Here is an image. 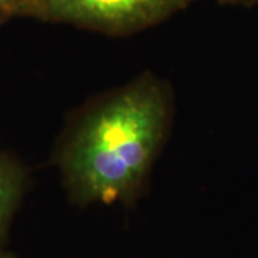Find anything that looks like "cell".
Listing matches in <instances>:
<instances>
[{"mask_svg": "<svg viewBox=\"0 0 258 258\" xmlns=\"http://www.w3.org/2000/svg\"><path fill=\"white\" fill-rule=\"evenodd\" d=\"M172 116V91L151 72L82 106L53 152L71 200L78 205L135 203L165 145Z\"/></svg>", "mask_w": 258, "mask_h": 258, "instance_id": "cell-1", "label": "cell"}, {"mask_svg": "<svg viewBox=\"0 0 258 258\" xmlns=\"http://www.w3.org/2000/svg\"><path fill=\"white\" fill-rule=\"evenodd\" d=\"M195 0H45L36 19L125 36L151 28Z\"/></svg>", "mask_w": 258, "mask_h": 258, "instance_id": "cell-2", "label": "cell"}, {"mask_svg": "<svg viewBox=\"0 0 258 258\" xmlns=\"http://www.w3.org/2000/svg\"><path fill=\"white\" fill-rule=\"evenodd\" d=\"M29 185L26 166L18 158L0 151V249L6 241L10 224Z\"/></svg>", "mask_w": 258, "mask_h": 258, "instance_id": "cell-3", "label": "cell"}, {"mask_svg": "<svg viewBox=\"0 0 258 258\" xmlns=\"http://www.w3.org/2000/svg\"><path fill=\"white\" fill-rule=\"evenodd\" d=\"M45 0H0V25L13 18H37Z\"/></svg>", "mask_w": 258, "mask_h": 258, "instance_id": "cell-4", "label": "cell"}, {"mask_svg": "<svg viewBox=\"0 0 258 258\" xmlns=\"http://www.w3.org/2000/svg\"><path fill=\"white\" fill-rule=\"evenodd\" d=\"M221 5H241V6H251L258 3V0H215Z\"/></svg>", "mask_w": 258, "mask_h": 258, "instance_id": "cell-5", "label": "cell"}, {"mask_svg": "<svg viewBox=\"0 0 258 258\" xmlns=\"http://www.w3.org/2000/svg\"><path fill=\"white\" fill-rule=\"evenodd\" d=\"M0 258H16L13 254H10V252H6V251H3V249H0Z\"/></svg>", "mask_w": 258, "mask_h": 258, "instance_id": "cell-6", "label": "cell"}]
</instances>
